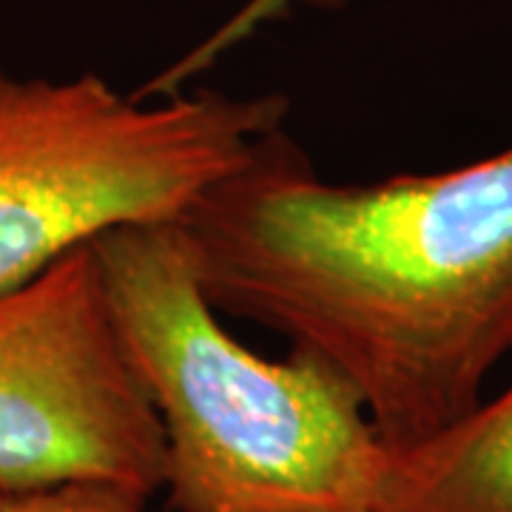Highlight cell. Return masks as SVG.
<instances>
[{
	"label": "cell",
	"instance_id": "cell-1",
	"mask_svg": "<svg viewBox=\"0 0 512 512\" xmlns=\"http://www.w3.org/2000/svg\"><path fill=\"white\" fill-rule=\"evenodd\" d=\"M180 228L214 308L336 370L390 453L467 416L512 353V146L336 185L279 128Z\"/></svg>",
	"mask_w": 512,
	"mask_h": 512
},
{
	"label": "cell",
	"instance_id": "cell-3",
	"mask_svg": "<svg viewBox=\"0 0 512 512\" xmlns=\"http://www.w3.org/2000/svg\"><path fill=\"white\" fill-rule=\"evenodd\" d=\"M282 94L123 97L97 74L0 72V293L117 228L180 222L282 128Z\"/></svg>",
	"mask_w": 512,
	"mask_h": 512
},
{
	"label": "cell",
	"instance_id": "cell-5",
	"mask_svg": "<svg viewBox=\"0 0 512 512\" xmlns=\"http://www.w3.org/2000/svg\"><path fill=\"white\" fill-rule=\"evenodd\" d=\"M373 512H512V384L390 453Z\"/></svg>",
	"mask_w": 512,
	"mask_h": 512
},
{
	"label": "cell",
	"instance_id": "cell-2",
	"mask_svg": "<svg viewBox=\"0 0 512 512\" xmlns=\"http://www.w3.org/2000/svg\"><path fill=\"white\" fill-rule=\"evenodd\" d=\"M94 245L111 325L165 439L174 512H373L390 450L311 353L262 359L222 328L180 222Z\"/></svg>",
	"mask_w": 512,
	"mask_h": 512
},
{
	"label": "cell",
	"instance_id": "cell-6",
	"mask_svg": "<svg viewBox=\"0 0 512 512\" xmlns=\"http://www.w3.org/2000/svg\"><path fill=\"white\" fill-rule=\"evenodd\" d=\"M350 0H248L242 9H237L231 18L222 23L220 29H214L211 35L202 40L200 46H194L185 57H180L174 66H168L151 83H143L134 97L137 100H154V97H168V94H180L183 86L197 77L205 69H211L222 55H228L231 49H237L239 43H245L248 37L256 35L262 26L282 20L291 15L293 6H313V9H339Z\"/></svg>",
	"mask_w": 512,
	"mask_h": 512
},
{
	"label": "cell",
	"instance_id": "cell-7",
	"mask_svg": "<svg viewBox=\"0 0 512 512\" xmlns=\"http://www.w3.org/2000/svg\"><path fill=\"white\" fill-rule=\"evenodd\" d=\"M146 501L143 495L111 484H60L6 495L3 512H146Z\"/></svg>",
	"mask_w": 512,
	"mask_h": 512
},
{
	"label": "cell",
	"instance_id": "cell-4",
	"mask_svg": "<svg viewBox=\"0 0 512 512\" xmlns=\"http://www.w3.org/2000/svg\"><path fill=\"white\" fill-rule=\"evenodd\" d=\"M165 484L154 404L111 325L94 245L0 293V493Z\"/></svg>",
	"mask_w": 512,
	"mask_h": 512
},
{
	"label": "cell",
	"instance_id": "cell-8",
	"mask_svg": "<svg viewBox=\"0 0 512 512\" xmlns=\"http://www.w3.org/2000/svg\"><path fill=\"white\" fill-rule=\"evenodd\" d=\"M3 501H6V493H0V512H3Z\"/></svg>",
	"mask_w": 512,
	"mask_h": 512
}]
</instances>
